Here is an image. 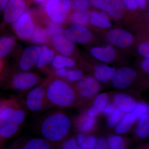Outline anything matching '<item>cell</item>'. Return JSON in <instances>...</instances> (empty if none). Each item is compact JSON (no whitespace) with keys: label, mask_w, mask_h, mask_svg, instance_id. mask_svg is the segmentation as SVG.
Listing matches in <instances>:
<instances>
[{"label":"cell","mask_w":149,"mask_h":149,"mask_svg":"<svg viewBox=\"0 0 149 149\" xmlns=\"http://www.w3.org/2000/svg\"><path fill=\"white\" fill-rule=\"evenodd\" d=\"M125 6L131 10H135L138 8V3L136 0H121Z\"/></svg>","instance_id":"f35d334b"},{"label":"cell","mask_w":149,"mask_h":149,"mask_svg":"<svg viewBox=\"0 0 149 149\" xmlns=\"http://www.w3.org/2000/svg\"><path fill=\"white\" fill-rule=\"evenodd\" d=\"M108 99L107 95L104 93L97 96L93 105L88 111V115L95 117L103 111L107 104Z\"/></svg>","instance_id":"ffe728a7"},{"label":"cell","mask_w":149,"mask_h":149,"mask_svg":"<svg viewBox=\"0 0 149 149\" xmlns=\"http://www.w3.org/2000/svg\"><path fill=\"white\" fill-rule=\"evenodd\" d=\"M78 93L85 97H89L95 95L100 91V85L93 77H88L80 80L77 84Z\"/></svg>","instance_id":"5bb4252c"},{"label":"cell","mask_w":149,"mask_h":149,"mask_svg":"<svg viewBox=\"0 0 149 149\" xmlns=\"http://www.w3.org/2000/svg\"><path fill=\"white\" fill-rule=\"evenodd\" d=\"M76 141L77 145L82 148L93 149L95 146L97 140L91 135L80 133L77 135Z\"/></svg>","instance_id":"cb8c5ba5"},{"label":"cell","mask_w":149,"mask_h":149,"mask_svg":"<svg viewBox=\"0 0 149 149\" xmlns=\"http://www.w3.org/2000/svg\"><path fill=\"white\" fill-rule=\"evenodd\" d=\"M71 123L67 116L62 113H54L43 118L40 126L41 135L51 143L64 139L71 128Z\"/></svg>","instance_id":"6da1fadb"},{"label":"cell","mask_w":149,"mask_h":149,"mask_svg":"<svg viewBox=\"0 0 149 149\" xmlns=\"http://www.w3.org/2000/svg\"><path fill=\"white\" fill-rule=\"evenodd\" d=\"M48 35L47 31L44 28L36 27L32 35V40L37 44H44L47 40Z\"/></svg>","instance_id":"83f0119b"},{"label":"cell","mask_w":149,"mask_h":149,"mask_svg":"<svg viewBox=\"0 0 149 149\" xmlns=\"http://www.w3.org/2000/svg\"><path fill=\"white\" fill-rule=\"evenodd\" d=\"M15 30L17 35L22 40H28L32 37L34 24L29 13L25 12L19 17L15 24Z\"/></svg>","instance_id":"52a82bcc"},{"label":"cell","mask_w":149,"mask_h":149,"mask_svg":"<svg viewBox=\"0 0 149 149\" xmlns=\"http://www.w3.org/2000/svg\"><path fill=\"white\" fill-rule=\"evenodd\" d=\"M147 1H149V0H147Z\"/></svg>","instance_id":"f907efd6"},{"label":"cell","mask_w":149,"mask_h":149,"mask_svg":"<svg viewBox=\"0 0 149 149\" xmlns=\"http://www.w3.org/2000/svg\"><path fill=\"white\" fill-rule=\"evenodd\" d=\"M136 76L135 70L128 67L119 68L112 79V83L115 88L124 89L131 85Z\"/></svg>","instance_id":"ba28073f"},{"label":"cell","mask_w":149,"mask_h":149,"mask_svg":"<svg viewBox=\"0 0 149 149\" xmlns=\"http://www.w3.org/2000/svg\"><path fill=\"white\" fill-rule=\"evenodd\" d=\"M139 54L146 58H149V45L148 42L143 43L139 45L138 48Z\"/></svg>","instance_id":"74e56055"},{"label":"cell","mask_w":149,"mask_h":149,"mask_svg":"<svg viewBox=\"0 0 149 149\" xmlns=\"http://www.w3.org/2000/svg\"><path fill=\"white\" fill-rule=\"evenodd\" d=\"M77 149H83L82 148H80V147H78V148H77Z\"/></svg>","instance_id":"681fc988"},{"label":"cell","mask_w":149,"mask_h":149,"mask_svg":"<svg viewBox=\"0 0 149 149\" xmlns=\"http://www.w3.org/2000/svg\"><path fill=\"white\" fill-rule=\"evenodd\" d=\"M90 22L93 25L100 28H109L112 26L108 15L104 11H93L91 13Z\"/></svg>","instance_id":"44dd1931"},{"label":"cell","mask_w":149,"mask_h":149,"mask_svg":"<svg viewBox=\"0 0 149 149\" xmlns=\"http://www.w3.org/2000/svg\"><path fill=\"white\" fill-rule=\"evenodd\" d=\"M9 0H0V11L4 10Z\"/></svg>","instance_id":"f6af8a7d"},{"label":"cell","mask_w":149,"mask_h":149,"mask_svg":"<svg viewBox=\"0 0 149 149\" xmlns=\"http://www.w3.org/2000/svg\"><path fill=\"white\" fill-rule=\"evenodd\" d=\"M53 44L59 52L67 56L71 55L74 50V46L72 42L60 35L54 37Z\"/></svg>","instance_id":"9a60e30c"},{"label":"cell","mask_w":149,"mask_h":149,"mask_svg":"<svg viewBox=\"0 0 149 149\" xmlns=\"http://www.w3.org/2000/svg\"><path fill=\"white\" fill-rule=\"evenodd\" d=\"M34 1H35V2H36L42 3L47 1V0H34Z\"/></svg>","instance_id":"7dc6e473"},{"label":"cell","mask_w":149,"mask_h":149,"mask_svg":"<svg viewBox=\"0 0 149 149\" xmlns=\"http://www.w3.org/2000/svg\"><path fill=\"white\" fill-rule=\"evenodd\" d=\"M39 78L36 74L31 72H22L15 75L13 79L14 88L19 91H25L36 85Z\"/></svg>","instance_id":"4fadbf2b"},{"label":"cell","mask_w":149,"mask_h":149,"mask_svg":"<svg viewBox=\"0 0 149 149\" xmlns=\"http://www.w3.org/2000/svg\"><path fill=\"white\" fill-rule=\"evenodd\" d=\"M26 105L32 111H39L47 107L45 87H37L30 91L26 97Z\"/></svg>","instance_id":"8992f818"},{"label":"cell","mask_w":149,"mask_h":149,"mask_svg":"<svg viewBox=\"0 0 149 149\" xmlns=\"http://www.w3.org/2000/svg\"><path fill=\"white\" fill-rule=\"evenodd\" d=\"M136 134L139 138H146L149 134V117L148 115H144L141 120L136 130Z\"/></svg>","instance_id":"d4e9b609"},{"label":"cell","mask_w":149,"mask_h":149,"mask_svg":"<svg viewBox=\"0 0 149 149\" xmlns=\"http://www.w3.org/2000/svg\"><path fill=\"white\" fill-rule=\"evenodd\" d=\"M48 34L51 36H56L60 35L62 30L61 27L55 22H51L48 26Z\"/></svg>","instance_id":"d590c367"},{"label":"cell","mask_w":149,"mask_h":149,"mask_svg":"<svg viewBox=\"0 0 149 149\" xmlns=\"http://www.w3.org/2000/svg\"><path fill=\"white\" fill-rule=\"evenodd\" d=\"M2 67V63L1 61V59H0V72H1V70Z\"/></svg>","instance_id":"c3c4849f"},{"label":"cell","mask_w":149,"mask_h":149,"mask_svg":"<svg viewBox=\"0 0 149 149\" xmlns=\"http://www.w3.org/2000/svg\"><path fill=\"white\" fill-rule=\"evenodd\" d=\"M138 3H139L141 8L144 9L146 7L147 4L146 0H136Z\"/></svg>","instance_id":"ee69618b"},{"label":"cell","mask_w":149,"mask_h":149,"mask_svg":"<svg viewBox=\"0 0 149 149\" xmlns=\"http://www.w3.org/2000/svg\"><path fill=\"white\" fill-rule=\"evenodd\" d=\"M75 62L72 59L60 55L56 56L52 61V66L57 69L63 68L64 67H71L74 66Z\"/></svg>","instance_id":"4316f807"},{"label":"cell","mask_w":149,"mask_h":149,"mask_svg":"<svg viewBox=\"0 0 149 149\" xmlns=\"http://www.w3.org/2000/svg\"><path fill=\"white\" fill-rule=\"evenodd\" d=\"M83 77V73L80 70H68L67 76L69 81L74 82L80 80Z\"/></svg>","instance_id":"836d02e7"},{"label":"cell","mask_w":149,"mask_h":149,"mask_svg":"<svg viewBox=\"0 0 149 149\" xmlns=\"http://www.w3.org/2000/svg\"><path fill=\"white\" fill-rule=\"evenodd\" d=\"M116 109V107L114 105L110 104L107 105L103 111L104 113L106 115H111Z\"/></svg>","instance_id":"60d3db41"},{"label":"cell","mask_w":149,"mask_h":149,"mask_svg":"<svg viewBox=\"0 0 149 149\" xmlns=\"http://www.w3.org/2000/svg\"><path fill=\"white\" fill-rule=\"evenodd\" d=\"M45 88L47 106L68 107L73 105L77 100L74 89L63 80H53Z\"/></svg>","instance_id":"7a4b0ae2"},{"label":"cell","mask_w":149,"mask_h":149,"mask_svg":"<svg viewBox=\"0 0 149 149\" xmlns=\"http://www.w3.org/2000/svg\"><path fill=\"white\" fill-rule=\"evenodd\" d=\"M26 4L24 0H9L4 10V18L8 23L18 19L24 12Z\"/></svg>","instance_id":"9c48e42d"},{"label":"cell","mask_w":149,"mask_h":149,"mask_svg":"<svg viewBox=\"0 0 149 149\" xmlns=\"http://www.w3.org/2000/svg\"><path fill=\"white\" fill-rule=\"evenodd\" d=\"M78 147L76 140L70 138L65 141L62 146L61 149H77Z\"/></svg>","instance_id":"8d00e7d4"},{"label":"cell","mask_w":149,"mask_h":149,"mask_svg":"<svg viewBox=\"0 0 149 149\" xmlns=\"http://www.w3.org/2000/svg\"><path fill=\"white\" fill-rule=\"evenodd\" d=\"M107 38L110 42L122 47L131 45L133 40V36L130 32L120 29L110 30L107 34Z\"/></svg>","instance_id":"7c38bea8"},{"label":"cell","mask_w":149,"mask_h":149,"mask_svg":"<svg viewBox=\"0 0 149 149\" xmlns=\"http://www.w3.org/2000/svg\"><path fill=\"white\" fill-rule=\"evenodd\" d=\"M125 115V112L116 108L109 118L107 121V126L109 127H113L117 125L119 121L122 120Z\"/></svg>","instance_id":"1f68e13d"},{"label":"cell","mask_w":149,"mask_h":149,"mask_svg":"<svg viewBox=\"0 0 149 149\" xmlns=\"http://www.w3.org/2000/svg\"><path fill=\"white\" fill-rule=\"evenodd\" d=\"M96 8L102 10L112 17L121 18L124 13V7L120 0H89Z\"/></svg>","instance_id":"5b68a950"},{"label":"cell","mask_w":149,"mask_h":149,"mask_svg":"<svg viewBox=\"0 0 149 149\" xmlns=\"http://www.w3.org/2000/svg\"><path fill=\"white\" fill-rule=\"evenodd\" d=\"M54 51L47 46H44L41 49V52L37 63V67L42 68L52 61L54 58Z\"/></svg>","instance_id":"603a6c76"},{"label":"cell","mask_w":149,"mask_h":149,"mask_svg":"<svg viewBox=\"0 0 149 149\" xmlns=\"http://www.w3.org/2000/svg\"><path fill=\"white\" fill-rule=\"evenodd\" d=\"M6 104L7 103L0 102V113H1L3 109L5 107Z\"/></svg>","instance_id":"bcb514c9"},{"label":"cell","mask_w":149,"mask_h":149,"mask_svg":"<svg viewBox=\"0 0 149 149\" xmlns=\"http://www.w3.org/2000/svg\"><path fill=\"white\" fill-rule=\"evenodd\" d=\"M25 114L23 110L14 103H7L0 113V137L10 138L14 136L19 126L24 122Z\"/></svg>","instance_id":"3957f363"},{"label":"cell","mask_w":149,"mask_h":149,"mask_svg":"<svg viewBox=\"0 0 149 149\" xmlns=\"http://www.w3.org/2000/svg\"><path fill=\"white\" fill-rule=\"evenodd\" d=\"M52 143L44 138H34L24 141L16 149H52Z\"/></svg>","instance_id":"d6986e66"},{"label":"cell","mask_w":149,"mask_h":149,"mask_svg":"<svg viewBox=\"0 0 149 149\" xmlns=\"http://www.w3.org/2000/svg\"><path fill=\"white\" fill-rule=\"evenodd\" d=\"M41 49L37 46H30L24 49L19 61V67L22 70L27 71L37 63Z\"/></svg>","instance_id":"8fae6325"},{"label":"cell","mask_w":149,"mask_h":149,"mask_svg":"<svg viewBox=\"0 0 149 149\" xmlns=\"http://www.w3.org/2000/svg\"><path fill=\"white\" fill-rule=\"evenodd\" d=\"M116 70L105 65H98L95 69L96 79L100 82L106 83L112 80L114 76Z\"/></svg>","instance_id":"ac0fdd59"},{"label":"cell","mask_w":149,"mask_h":149,"mask_svg":"<svg viewBox=\"0 0 149 149\" xmlns=\"http://www.w3.org/2000/svg\"><path fill=\"white\" fill-rule=\"evenodd\" d=\"M45 8L47 14L52 21L60 23L66 19L71 7L69 0H47Z\"/></svg>","instance_id":"277c9868"},{"label":"cell","mask_w":149,"mask_h":149,"mask_svg":"<svg viewBox=\"0 0 149 149\" xmlns=\"http://www.w3.org/2000/svg\"><path fill=\"white\" fill-rule=\"evenodd\" d=\"M89 14L85 11H76L72 15L71 21L79 25H85L88 24L89 20Z\"/></svg>","instance_id":"f1b7e54d"},{"label":"cell","mask_w":149,"mask_h":149,"mask_svg":"<svg viewBox=\"0 0 149 149\" xmlns=\"http://www.w3.org/2000/svg\"><path fill=\"white\" fill-rule=\"evenodd\" d=\"M91 54L97 59L104 62L112 61L115 57L114 49L111 46L93 48L91 50Z\"/></svg>","instance_id":"e0dca14e"},{"label":"cell","mask_w":149,"mask_h":149,"mask_svg":"<svg viewBox=\"0 0 149 149\" xmlns=\"http://www.w3.org/2000/svg\"><path fill=\"white\" fill-rule=\"evenodd\" d=\"M68 72V70L65 68H61L57 70L55 73L58 76L62 77H67Z\"/></svg>","instance_id":"b9f144b4"},{"label":"cell","mask_w":149,"mask_h":149,"mask_svg":"<svg viewBox=\"0 0 149 149\" xmlns=\"http://www.w3.org/2000/svg\"><path fill=\"white\" fill-rule=\"evenodd\" d=\"M71 7L76 11H85L90 7L89 0H69Z\"/></svg>","instance_id":"d6a6232c"},{"label":"cell","mask_w":149,"mask_h":149,"mask_svg":"<svg viewBox=\"0 0 149 149\" xmlns=\"http://www.w3.org/2000/svg\"><path fill=\"white\" fill-rule=\"evenodd\" d=\"M65 35L71 42L81 44L88 42L92 37V33L89 29L79 25H74L66 29Z\"/></svg>","instance_id":"30bf717a"},{"label":"cell","mask_w":149,"mask_h":149,"mask_svg":"<svg viewBox=\"0 0 149 149\" xmlns=\"http://www.w3.org/2000/svg\"><path fill=\"white\" fill-rule=\"evenodd\" d=\"M96 119L94 116L88 115L83 119L79 126V129L81 132L87 133L91 131L95 126Z\"/></svg>","instance_id":"f546056e"},{"label":"cell","mask_w":149,"mask_h":149,"mask_svg":"<svg viewBox=\"0 0 149 149\" xmlns=\"http://www.w3.org/2000/svg\"><path fill=\"white\" fill-rule=\"evenodd\" d=\"M148 108L146 105L143 104H139L136 105L132 112L137 118H141L148 112Z\"/></svg>","instance_id":"e575fe53"},{"label":"cell","mask_w":149,"mask_h":149,"mask_svg":"<svg viewBox=\"0 0 149 149\" xmlns=\"http://www.w3.org/2000/svg\"><path fill=\"white\" fill-rule=\"evenodd\" d=\"M15 41L10 37H4L0 38V59L8 54L13 48Z\"/></svg>","instance_id":"484cf974"},{"label":"cell","mask_w":149,"mask_h":149,"mask_svg":"<svg viewBox=\"0 0 149 149\" xmlns=\"http://www.w3.org/2000/svg\"><path fill=\"white\" fill-rule=\"evenodd\" d=\"M108 146L111 149H125V143L121 136H112L109 139Z\"/></svg>","instance_id":"4dcf8cb0"},{"label":"cell","mask_w":149,"mask_h":149,"mask_svg":"<svg viewBox=\"0 0 149 149\" xmlns=\"http://www.w3.org/2000/svg\"><path fill=\"white\" fill-rule=\"evenodd\" d=\"M114 103L118 108L125 113L130 112L136 105V102L133 98L123 93H120L115 96Z\"/></svg>","instance_id":"2e32d148"},{"label":"cell","mask_w":149,"mask_h":149,"mask_svg":"<svg viewBox=\"0 0 149 149\" xmlns=\"http://www.w3.org/2000/svg\"><path fill=\"white\" fill-rule=\"evenodd\" d=\"M137 118L133 112L126 114L116 128V133L119 134L126 133L132 127Z\"/></svg>","instance_id":"7402d4cb"},{"label":"cell","mask_w":149,"mask_h":149,"mask_svg":"<svg viewBox=\"0 0 149 149\" xmlns=\"http://www.w3.org/2000/svg\"><path fill=\"white\" fill-rule=\"evenodd\" d=\"M143 68L146 72H149V58H146L144 60L142 64Z\"/></svg>","instance_id":"7bdbcfd3"},{"label":"cell","mask_w":149,"mask_h":149,"mask_svg":"<svg viewBox=\"0 0 149 149\" xmlns=\"http://www.w3.org/2000/svg\"><path fill=\"white\" fill-rule=\"evenodd\" d=\"M108 145L104 139H99L97 141L95 146L93 149H107Z\"/></svg>","instance_id":"ab89813d"}]
</instances>
